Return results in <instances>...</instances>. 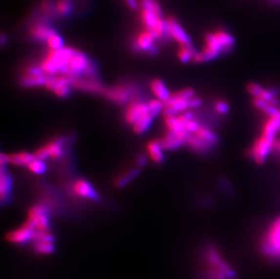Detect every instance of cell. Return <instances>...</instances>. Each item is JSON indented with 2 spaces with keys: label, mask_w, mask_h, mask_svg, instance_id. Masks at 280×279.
I'll return each instance as SVG.
<instances>
[{
  "label": "cell",
  "mask_w": 280,
  "mask_h": 279,
  "mask_svg": "<svg viewBox=\"0 0 280 279\" xmlns=\"http://www.w3.org/2000/svg\"><path fill=\"white\" fill-rule=\"evenodd\" d=\"M203 279H234L236 272L231 264L220 254L218 248L209 246L203 252Z\"/></svg>",
  "instance_id": "6da1fadb"
},
{
  "label": "cell",
  "mask_w": 280,
  "mask_h": 279,
  "mask_svg": "<svg viewBox=\"0 0 280 279\" xmlns=\"http://www.w3.org/2000/svg\"><path fill=\"white\" fill-rule=\"evenodd\" d=\"M259 248L265 258L271 261H280V215L265 231Z\"/></svg>",
  "instance_id": "7a4b0ae2"
},
{
  "label": "cell",
  "mask_w": 280,
  "mask_h": 279,
  "mask_svg": "<svg viewBox=\"0 0 280 279\" xmlns=\"http://www.w3.org/2000/svg\"><path fill=\"white\" fill-rule=\"evenodd\" d=\"M27 25V37L32 41L38 43H46L52 35L57 33L52 24L42 21L28 22Z\"/></svg>",
  "instance_id": "3957f363"
},
{
  "label": "cell",
  "mask_w": 280,
  "mask_h": 279,
  "mask_svg": "<svg viewBox=\"0 0 280 279\" xmlns=\"http://www.w3.org/2000/svg\"><path fill=\"white\" fill-rule=\"evenodd\" d=\"M275 141L266 137H258L249 149V156L258 164H263L268 160L270 152L273 150Z\"/></svg>",
  "instance_id": "277c9868"
},
{
  "label": "cell",
  "mask_w": 280,
  "mask_h": 279,
  "mask_svg": "<svg viewBox=\"0 0 280 279\" xmlns=\"http://www.w3.org/2000/svg\"><path fill=\"white\" fill-rule=\"evenodd\" d=\"M156 38L152 33L143 28L134 35L131 43V50L135 53L146 52L149 54L156 45Z\"/></svg>",
  "instance_id": "5b68a950"
},
{
  "label": "cell",
  "mask_w": 280,
  "mask_h": 279,
  "mask_svg": "<svg viewBox=\"0 0 280 279\" xmlns=\"http://www.w3.org/2000/svg\"><path fill=\"white\" fill-rule=\"evenodd\" d=\"M165 20L168 24L169 33L172 39H173L176 43H179L180 46L193 44L192 38L187 34L178 19L173 16H167L165 17Z\"/></svg>",
  "instance_id": "8992f818"
},
{
  "label": "cell",
  "mask_w": 280,
  "mask_h": 279,
  "mask_svg": "<svg viewBox=\"0 0 280 279\" xmlns=\"http://www.w3.org/2000/svg\"><path fill=\"white\" fill-rule=\"evenodd\" d=\"M28 218L31 219L38 230H48L49 229L48 210L44 205L33 206L28 211Z\"/></svg>",
  "instance_id": "52a82bcc"
},
{
  "label": "cell",
  "mask_w": 280,
  "mask_h": 279,
  "mask_svg": "<svg viewBox=\"0 0 280 279\" xmlns=\"http://www.w3.org/2000/svg\"><path fill=\"white\" fill-rule=\"evenodd\" d=\"M190 136L191 133L186 130H181L177 133L168 131L162 140H160V143L162 144L163 149L173 150L181 147L182 144L186 143L187 140Z\"/></svg>",
  "instance_id": "ba28073f"
},
{
  "label": "cell",
  "mask_w": 280,
  "mask_h": 279,
  "mask_svg": "<svg viewBox=\"0 0 280 279\" xmlns=\"http://www.w3.org/2000/svg\"><path fill=\"white\" fill-rule=\"evenodd\" d=\"M103 93L107 99L117 104L127 103L129 100H131V96L133 95L131 87L124 85L107 88L104 90Z\"/></svg>",
  "instance_id": "9c48e42d"
},
{
  "label": "cell",
  "mask_w": 280,
  "mask_h": 279,
  "mask_svg": "<svg viewBox=\"0 0 280 279\" xmlns=\"http://www.w3.org/2000/svg\"><path fill=\"white\" fill-rule=\"evenodd\" d=\"M189 108H190V105H189L188 100L183 99L173 94L172 96H171V98L167 102L164 103L162 112L164 114V117L172 116V115H177L180 112H186Z\"/></svg>",
  "instance_id": "30bf717a"
},
{
  "label": "cell",
  "mask_w": 280,
  "mask_h": 279,
  "mask_svg": "<svg viewBox=\"0 0 280 279\" xmlns=\"http://www.w3.org/2000/svg\"><path fill=\"white\" fill-rule=\"evenodd\" d=\"M247 90L253 98L265 100L275 106L280 105V101L277 98V95L271 90H268L257 83H249Z\"/></svg>",
  "instance_id": "8fae6325"
},
{
  "label": "cell",
  "mask_w": 280,
  "mask_h": 279,
  "mask_svg": "<svg viewBox=\"0 0 280 279\" xmlns=\"http://www.w3.org/2000/svg\"><path fill=\"white\" fill-rule=\"evenodd\" d=\"M148 112H150L148 104L139 101H133L129 105L125 112V121L127 122V124L133 125L139 119Z\"/></svg>",
  "instance_id": "7c38bea8"
},
{
  "label": "cell",
  "mask_w": 280,
  "mask_h": 279,
  "mask_svg": "<svg viewBox=\"0 0 280 279\" xmlns=\"http://www.w3.org/2000/svg\"><path fill=\"white\" fill-rule=\"evenodd\" d=\"M36 230H34L29 226H27L26 224L24 223L21 228H19L18 230H13L12 232L8 233L6 238L8 241L12 242L14 244L24 245L33 240Z\"/></svg>",
  "instance_id": "4fadbf2b"
},
{
  "label": "cell",
  "mask_w": 280,
  "mask_h": 279,
  "mask_svg": "<svg viewBox=\"0 0 280 279\" xmlns=\"http://www.w3.org/2000/svg\"><path fill=\"white\" fill-rule=\"evenodd\" d=\"M72 86L82 90V91H86L88 93H97L104 92V88H103L102 84L95 78L75 77L72 83Z\"/></svg>",
  "instance_id": "5bb4252c"
},
{
  "label": "cell",
  "mask_w": 280,
  "mask_h": 279,
  "mask_svg": "<svg viewBox=\"0 0 280 279\" xmlns=\"http://www.w3.org/2000/svg\"><path fill=\"white\" fill-rule=\"evenodd\" d=\"M73 192L75 195L91 200H98L99 195L93 187L85 180H75L73 184Z\"/></svg>",
  "instance_id": "9a60e30c"
},
{
  "label": "cell",
  "mask_w": 280,
  "mask_h": 279,
  "mask_svg": "<svg viewBox=\"0 0 280 279\" xmlns=\"http://www.w3.org/2000/svg\"><path fill=\"white\" fill-rule=\"evenodd\" d=\"M280 130V111L273 116H269L262 127V136L276 141V136Z\"/></svg>",
  "instance_id": "2e32d148"
},
{
  "label": "cell",
  "mask_w": 280,
  "mask_h": 279,
  "mask_svg": "<svg viewBox=\"0 0 280 279\" xmlns=\"http://www.w3.org/2000/svg\"><path fill=\"white\" fill-rule=\"evenodd\" d=\"M12 179L6 170V164H1V179H0V195L2 203L9 199V194L12 188Z\"/></svg>",
  "instance_id": "e0dca14e"
},
{
  "label": "cell",
  "mask_w": 280,
  "mask_h": 279,
  "mask_svg": "<svg viewBox=\"0 0 280 279\" xmlns=\"http://www.w3.org/2000/svg\"><path fill=\"white\" fill-rule=\"evenodd\" d=\"M75 77L68 76V75H57L54 76H49L45 83V88L50 91H55L57 88L62 86H72V83Z\"/></svg>",
  "instance_id": "ac0fdd59"
},
{
  "label": "cell",
  "mask_w": 280,
  "mask_h": 279,
  "mask_svg": "<svg viewBox=\"0 0 280 279\" xmlns=\"http://www.w3.org/2000/svg\"><path fill=\"white\" fill-rule=\"evenodd\" d=\"M37 6L40 12L44 14V16L49 18L54 22L60 20L56 10V0H39Z\"/></svg>",
  "instance_id": "d6986e66"
},
{
  "label": "cell",
  "mask_w": 280,
  "mask_h": 279,
  "mask_svg": "<svg viewBox=\"0 0 280 279\" xmlns=\"http://www.w3.org/2000/svg\"><path fill=\"white\" fill-rule=\"evenodd\" d=\"M56 6L60 19H69L75 11V0H56Z\"/></svg>",
  "instance_id": "ffe728a7"
},
{
  "label": "cell",
  "mask_w": 280,
  "mask_h": 279,
  "mask_svg": "<svg viewBox=\"0 0 280 279\" xmlns=\"http://www.w3.org/2000/svg\"><path fill=\"white\" fill-rule=\"evenodd\" d=\"M151 89L156 98L163 103L167 102L171 98V93L169 92L168 88L164 85V83L160 79H154L151 83Z\"/></svg>",
  "instance_id": "44dd1931"
},
{
  "label": "cell",
  "mask_w": 280,
  "mask_h": 279,
  "mask_svg": "<svg viewBox=\"0 0 280 279\" xmlns=\"http://www.w3.org/2000/svg\"><path fill=\"white\" fill-rule=\"evenodd\" d=\"M36 158L34 154H31L26 151H22L19 153H13L6 155L7 163H10L17 166H27L32 161H34Z\"/></svg>",
  "instance_id": "7402d4cb"
},
{
  "label": "cell",
  "mask_w": 280,
  "mask_h": 279,
  "mask_svg": "<svg viewBox=\"0 0 280 279\" xmlns=\"http://www.w3.org/2000/svg\"><path fill=\"white\" fill-rule=\"evenodd\" d=\"M214 35L216 36L218 42L223 47V54L230 53L232 51V48L234 47L235 44V39L230 33L224 30H217L214 33Z\"/></svg>",
  "instance_id": "603a6c76"
},
{
  "label": "cell",
  "mask_w": 280,
  "mask_h": 279,
  "mask_svg": "<svg viewBox=\"0 0 280 279\" xmlns=\"http://www.w3.org/2000/svg\"><path fill=\"white\" fill-rule=\"evenodd\" d=\"M186 122L184 119L180 115H172V116H166L165 117V124L168 128L169 131L172 132H180L181 130H185Z\"/></svg>",
  "instance_id": "cb8c5ba5"
},
{
  "label": "cell",
  "mask_w": 280,
  "mask_h": 279,
  "mask_svg": "<svg viewBox=\"0 0 280 279\" xmlns=\"http://www.w3.org/2000/svg\"><path fill=\"white\" fill-rule=\"evenodd\" d=\"M162 150L163 148L160 141H151L147 144V150L150 158L156 163H161L164 160Z\"/></svg>",
  "instance_id": "d4e9b609"
},
{
  "label": "cell",
  "mask_w": 280,
  "mask_h": 279,
  "mask_svg": "<svg viewBox=\"0 0 280 279\" xmlns=\"http://www.w3.org/2000/svg\"><path fill=\"white\" fill-rule=\"evenodd\" d=\"M155 117V115L151 112L144 114L132 125V130L137 134H142L149 129L151 124L152 123V120Z\"/></svg>",
  "instance_id": "484cf974"
},
{
  "label": "cell",
  "mask_w": 280,
  "mask_h": 279,
  "mask_svg": "<svg viewBox=\"0 0 280 279\" xmlns=\"http://www.w3.org/2000/svg\"><path fill=\"white\" fill-rule=\"evenodd\" d=\"M46 75H31L24 74L21 78V85L25 87H36L45 86L47 81Z\"/></svg>",
  "instance_id": "4316f807"
},
{
  "label": "cell",
  "mask_w": 280,
  "mask_h": 279,
  "mask_svg": "<svg viewBox=\"0 0 280 279\" xmlns=\"http://www.w3.org/2000/svg\"><path fill=\"white\" fill-rule=\"evenodd\" d=\"M186 144H188L192 149L199 152H207L211 150V147L212 146L210 143H206L199 137L196 136L195 134L193 135L191 134V136L187 140Z\"/></svg>",
  "instance_id": "83f0119b"
},
{
  "label": "cell",
  "mask_w": 280,
  "mask_h": 279,
  "mask_svg": "<svg viewBox=\"0 0 280 279\" xmlns=\"http://www.w3.org/2000/svg\"><path fill=\"white\" fill-rule=\"evenodd\" d=\"M194 134L200 138L201 140H203L206 143H210L211 145H215L218 143V135L204 126H199V129Z\"/></svg>",
  "instance_id": "f1b7e54d"
},
{
  "label": "cell",
  "mask_w": 280,
  "mask_h": 279,
  "mask_svg": "<svg viewBox=\"0 0 280 279\" xmlns=\"http://www.w3.org/2000/svg\"><path fill=\"white\" fill-rule=\"evenodd\" d=\"M204 41H205L204 47L212 50L218 55L223 54V47L218 42V40L216 38V36L214 35V33H206L205 36H204Z\"/></svg>",
  "instance_id": "f546056e"
},
{
  "label": "cell",
  "mask_w": 280,
  "mask_h": 279,
  "mask_svg": "<svg viewBox=\"0 0 280 279\" xmlns=\"http://www.w3.org/2000/svg\"><path fill=\"white\" fill-rule=\"evenodd\" d=\"M44 148L46 150L48 157H51L53 159H58L64 153V149H63V144L61 141L50 142V143L44 145Z\"/></svg>",
  "instance_id": "4dcf8cb0"
},
{
  "label": "cell",
  "mask_w": 280,
  "mask_h": 279,
  "mask_svg": "<svg viewBox=\"0 0 280 279\" xmlns=\"http://www.w3.org/2000/svg\"><path fill=\"white\" fill-rule=\"evenodd\" d=\"M197 53L193 44L191 45H181L180 49L178 51V58L181 63H186L193 61V56Z\"/></svg>",
  "instance_id": "1f68e13d"
},
{
  "label": "cell",
  "mask_w": 280,
  "mask_h": 279,
  "mask_svg": "<svg viewBox=\"0 0 280 279\" xmlns=\"http://www.w3.org/2000/svg\"><path fill=\"white\" fill-rule=\"evenodd\" d=\"M48 50H59L65 47V40L61 35L56 33L52 35L46 41Z\"/></svg>",
  "instance_id": "d6a6232c"
},
{
  "label": "cell",
  "mask_w": 280,
  "mask_h": 279,
  "mask_svg": "<svg viewBox=\"0 0 280 279\" xmlns=\"http://www.w3.org/2000/svg\"><path fill=\"white\" fill-rule=\"evenodd\" d=\"M138 174H139V170L138 169H133L130 172L122 175L121 177H119L118 179L115 180V185L119 187V188L125 186L127 183H129L131 180H133L137 176Z\"/></svg>",
  "instance_id": "836d02e7"
},
{
  "label": "cell",
  "mask_w": 280,
  "mask_h": 279,
  "mask_svg": "<svg viewBox=\"0 0 280 279\" xmlns=\"http://www.w3.org/2000/svg\"><path fill=\"white\" fill-rule=\"evenodd\" d=\"M27 167L33 173L38 174V175H41L46 171V165H45L44 161L38 160V159H35L34 161H32L27 165Z\"/></svg>",
  "instance_id": "e575fe53"
},
{
  "label": "cell",
  "mask_w": 280,
  "mask_h": 279,
  "mask_svg": "<svg viewBox=\"0 0 280 279\" xmlns=\"http://www.w3.org/2000/svg\"><path fill=\"white\" fill-rule=\"evenodd\" d=\"M148 106H149L150 112L157 116L160 112L163 111L164 103L158 99L151 100L148 103Z\"/></svg>",
  "instance_id": "d590c367"
},
{
  "label": "cell",
  "mask_w": 280,
  "mask_h": 279,
  "mask_svg": "<svg viewBox=\"0 0 280 279\" xmlns=\"http://www.w3.org/2000/svg\"><path fill=\"white\" fill-rule=\"evenodd\" d=\"M215 110L219 113V114H227L228 112H230L231 107L230 105L223 100H219L216 104H215Z\"/></svg>",
  "instance_id": "8d00e7d4"
},
{
  "label": "cell",
  "mask_w": 280,
  "mask_h": 279,
  "mask_svg": "<svg viewBox=\"0 0 280 279\" xmlns=\"http://www.w3.org/2000/svg\"><path fill=\"white\" fill-rule=\"evenodd\" d=\"M174 94L179 97L183 98V99L188 100V101H190V100L193 99V97H195V92L191 88L183 89V90H181Z\"/></svg>",
  "instance_id": "74e56055"
},
{
  "label": "cell",
  "mask_w": 280,
  "mask_h": 279,
  "mask_svg": "<svg viewBox=\"0 0 280 279\" xmlns=\"http://www.w3.org/2000/svg\"><path fill=\"white\" fill-rule=\"evenodd\" d=\"M199 126H200V125H199V123L196 122V121H194L193 119V120H191V121H189V122L187 123L186 125H185V130H186L187 131H189L191 134H192V133L194 134V133L198 130V129H199Z\"/></svg>",
  "instance_id": "f35d334b"
},
{
  "label": "cell",
  "mask_w": 280,
  "mask_h": 279,
  "mask_svg": "<svg viewBox=\"0 0 280 279\" xmlns=\"http://www.w3.org/2000/svg\"><path fill=\"white\" fill-rule=\"evenodd\" d=\"M125 6L131 11L140 10V1L139 0H124Z\"/></svg>",
  "instance_id": "ab89813d"
},
{
  "label": "cell",
  "mask_w": 280,
  "mask_h": 279,
  "mask_svg": "<svg viewBox=\"0 0 280 279\" xmlns=\"http://www.w3.org/2000/svg\"><path fill=\"white\" fill-rule=\"evenodd\" d=\"M70 92H71V90H70V86H68L59 87V88H57L54 91L55 94L57 95V96H59V97H66L70 94Z\"/></svg>",
  "instance_id": "60d3db41"
},
{
  "label": "cell",
  "mask_w": 280,
  "mask_h": 279,
  "mask_svg": "<svg viewBox=\"0 0 280 279\" xmlns=\"http://www.w3.org/2000/svg\"><path fill=\"white\" fill-rule=\"evenodd\" d=\"M202 102L201 100L198 98V97H193V99L190 100L189 101V105H190V108L192 109H195V108H198L199 106H201Z\"/></svg>",
  "instance_id": "b9f144b4"
},
{
  "label": "cell",
  "mask_w": 280,
  "mask_h": 279,
  "mask_svg": "<svg viewBox=\"0 0 280 279\" xmlns=\"http://www.w3.org/2000/svg\"><path fill=\"white\" fill-rule=\"evenodd\" d=\"M273 150L277 151L278 153L280 154V140H277L275 141L274 146H273Z\"/></svg>",
  "instance_id": "7bdbcfd3"
},
{
  "label": "cell",
  "mask_w": 280,
  "mask_h": 279,
  "mask_svg": "<svg viewBox=\"0 0 280 279\" xmlns=\"http://www.w3.org/2000/svg\"><path fill=\"white\" fill-rule=\"evenodd\" d=\"M137 162L140 166H144L145 163H146V158H145V156H140V157L138 158Z\"/></svg>",
  "instance_id": "ee69618b"
},
{
  "label": "cell",
  "mask_w": 280,
  "mask_h": 279,
  "mask_svg": "<svg viewBox=\"0 0 280 279\" xmlns=\"http://www.w3.org/2000/svg\"><path fill=\"white\" fill-rule=\"evenodd\" d=\"M6 40H7V38H6V35H5V34H2V36H1V44H2L3 46L6 44Z\"/></svg>",
  "instance_id": "f6af8a7d"
},
{
  "label": "cell",
  "mask_w": 280,
  "mask_h": 279,
  "mask_svg": "<svg viewBox=\"0 0 280 279\" xmlns=\"http://www.w3.org/2000/svg\"><path fill=\"white\" fill-rule=\"evenodd\" d=\"M272 1H274L275 3H276V1H280V0H272Z\"/></svg>",
  "instance_id": "bcb514c9"
}]
</instances>
